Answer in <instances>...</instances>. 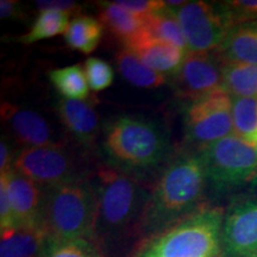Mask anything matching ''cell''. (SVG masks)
Instances as JSON below:
<instances>
[{
	"label": "cell",
	"instance_id": "cell-1",
	"mask_svg": "<svg viewBox=\"0 0 257 257\" xmlns=\"http://www.w3.org/2000/svg\"><path fill=\"white\" fill-rule=\"evenodd\" d=\"M89 181L96 195L93 242L102 257H134L143 245V218L152 186L115 167L99 166Z\"/></svg>",
	"mask_w": 257,
	"mask_h": 257
},
{
	"label": "cell",
	"instance_id": "cell-2",
	"mask_svg": "<svg viewBox=\"0 0 257 257\" xmlns=\"http://www.w3.org/2000/svg\"><path fill=\"white\" fill-rule=\"evenodd\" d=\"M207 182L200 154L186 153L169 162L152 186L143 218L144 240L204 207Z\"/></svg>",
	"mask_w": 257,
	"mask_h": 257
},
{
	"label": "cell",
	"instance_id": "cell-3",
	"mask_svg": "<svg viewBox=\"0 0 257 257\" xmlns=\"http://www.w3.org/2000/svg\"><path fill=\"white\" fill-rule=\"evenodd\" d=\"M102 147L110 166L138 176L162 165L169 142L155 121L135 115H119L106 124Z\"/></svg>",
	"mask_w": 257,
	"mask_h": 257
},
{
	"label": "cell",
	"instance_id": "cell-4",
	"mask_svg": "<svg viewBox=\"0 0 257 257\" xmlns=\"http://www.w3.org/2000/svg\"><path fill=\"white\" fill-rule=\"evenodd\" d=\"M224 210L204 206L152 237L134 257H220Z\"/></svg>",
	"mask_w": 257,
	"mask_h": 257
},
{
	"label": "cell",
	"instance_id": "cell-5",
	"mask_svg": "<svg viewBox=\"0 0 257 257\" xmlns=\"http://www.w3.org/2000/svg\"><path fill=\"white\" fill-rule=\"evenodd\" d=\"M96 195L89 179L46 188L42 229L51 238H86L93 242Z\"/></svg>",
	"mask_w": 257,
	"mask_h": 257
},
{
	"label": "cell",
	"instance_id": "cell-6",
	"mask_svg": "<svg viewBox=\"0 0 257 257\" xmlns=\"http://www.w3.org/2000/svg\"><path fill=\"white\" fill-rule=\"evenodd\" d=\"M199 154L207 181L219 191H229L257 180V147L236 135L202 147Z\"/></svg>",
	"mask_w": 257,
	"mask_h": 257
},
{
	"label": "cell",
	"instance_id": "cell-7",
	"mask_svg": "<svg viewBox=\"0 0 257 257\" xmlns=\"http://www.w3.org/2000/svg\"><path fill=\"white\" fill-rule=\"evenodd\" d=\"M173 10L184 31L187 51L218 50L234 27L225 3L187 2Z\"/></svg>",
	"mask_w": 257,
	"mask_h": 257
},
{
	"label": "cell",
	"instance_id": "cell-8",
	"mask_svg": "<svg viewBox=\"0 0 257 257\" xmlns=\"http://www.w3.org/2000/svg\"><path fill=\"white\" fill-rule=\"evenodd\" d=\"M186 134L201 147L234 135L229 93L220 88L191 102L186 112Z\"/></svg>",
	"mask_w": 257,
	"mask_h": 257
},
{
	"label": "cell",
	"instance_id": "cell-9",
	"mask_svg": "<svg viewBox=\"0 0 257 257\" xmlns=\"http://www.w3.org/2000/svg\"><path fill=\"white\" fill-rule=\"evenodd\" d=\"M14 170L46 188L83 178L67 147L24 148L15 156Z\"/></svg>",
	"mask_w": 257,
	"mask_h": 257
},
{
	"label": "cell",
	"instance_id": "cell-10",
	"mask_svg": "<svg viewBox=\"0 0 257 257\" xmlns=\"http://www.w3.org/2000/svg\"><path fill=\"white\" fill-rule=\"evenodd\" d=\"M224 60L218 50L206 53L187 51L175 73V92L191 102L223 88Z\"/></svg>",
	"mask_w": 257,
	"mask_h": 257
},
{
	"label": "cell",
	"instance_id": "cell-11",
	"mask_svg": "<svg viewBox=\"0 0 257 257\" xmlns=\"http://www.w3.org/2000/svg\"><path fill=\"white\" fill-rule=\"evenodd\" d=\"M2 120L19 144L24 148L67 147V135L61 133L41 112L32 108L3 102Z\"/></svg>",
	"mask_w": 257,
	"mask_h": 257
},
{
	"label": "cell",
	"instance_id": "cell-12",
	"mask_svg": "<svg viewBox=\"0 0 257 257\" xmlns=\"http://www.w3.org/2000/svg\"><path fill=\"white\" fill-rule=\"evenodd\" d=\"M257 251V195L234 201L224 213L223 257H250Z\"/></svg>",
	"mask_w": 257,
	"mask_h": 257
},
{
	"label": "cell",
	"instance_id": "cell-13",
	"mask_svg": "<svg viewBox=\"0 0 257 257\" xmlns=\"http://www.w3.org/2000/svg\"><path fill=\"white\" fill-rule=\"evenodd\" d=\"M2 174L8 179L10 200L17 226H41L46 187L14 169Z\"/></svg>",
	"mask_w": 257,
	"mask_h": 257
},
{
	"label": "cell",
	"instance_id": "cell-14",
	"mask_svg": "<svg viewBox=\"0 0 257 257\" xmlns=\"http://www.w3.org/2000/svg\"><path fill=\"white\" fill-rule=\"evenodd\" d=\"M56 113L66 133L80 146L91 149L99 134V117L87 100L61 98L56 101Z\"/></svg>",
	"mask_w": 257,
	"mask_h": 257
},
{
	"label": "cell",
	"instance_id": "cell-15",
	"mask_svg": "<svg viewBox=\"0 0 257 257\" xmlns=\"http://www.w3.org/2000/svg\"><path fill=\"white\" fill-rule=\"evenodd\" d=\"M124 47L133 51L149 68L161 74L178 72L186 56L182 49L168 42L150 37L144 29L134 40L124 44Z\"/></svg>",
	"mask_w": 257,
	"mask_h": 257
},
{
	"label": "cell",
	"instance_id": "cell-16",
	"mask_svg": "<svg viewBox=\"0 0 257 257\" xmlns=\"http://www.w3.org/2000/svg\"><path fill=\"white\" fill-rule=\"evenodd\" d=\"M47 233L41 226H15L2 231L0 257H42Z\"/></svg>",
	"mask_w": 257,
	"mask_h": 257
},
{
	"label": "cell",
	"instance_id": "cell-17",
	"mask_svg": "<svg viewBox=\"0 0 257 257\" xmlns=\"http://www.w3.org/2000/svg\"><path fill=\"white\" fill-rule=\"evenodd\" d=\"M218 53L225 62L257 64V22L233 27Z\"/></svg>",
	"mask_w": 257,
	"mask_h": 257
},
{
	"label": "cell",
	"instance_id": "cell-18",
	"mask_svg": "<svg viewBox=\"0 0 257 257\" xmlns=\"http://www.w3.org/2000/svg\"><path fill=\"white\" fill-rule=\"evenodd\" d=\"M99 21L113 36L126 44L140 35L146 27L147 18L135 15L115 2L100 3Z\"/></svg>",
	"mask_w": 257,
	"mask_h": 257
},
{
	"label": "cell",
	"instance_id": "cell-19",
	"mask_svg": "<svg viewBox=\"0 0 257 257\" xmlns=\"http://www.w3.org/2000/svg\"><path fill=\"white\" fill-rule=\"evenodd\" d=\"M115 64L121 76L136 87L159 88L166 83L163 74L149 68L133 51L125 48L115 54Z\"/></svg>",
	"mask_w": 257,
	"mask_h": 257
},
{
	"label": "cell",
	"instance_id": "cell-20",
	"mask_svg": "<svg viewBox=\"0 0 257 257\" xmlns=\"http://www.w3.org/2000/svg\"><path fill=\"white\" fill-rule=\"evenodd\" d=\"M102 36V24L89 16L79 15L74 17L67 28L64 38L69 48L91 54L98 48Z\"/></svg>",
	"mask_w": 257,
	"mask_h": 257
},
{
	"label": "cell",
	"instance_id": "cell-21",
	"mask_svg": "<svg viewBox=\"0 0 257 257\" xmlns=\"http://www.w3.org/2000/svg\"><path fill=\"white\" fill-rule=\"evenodd\" d=\"M223 89L231 96L257 98V64L224 61Z\"/></svg>",
	"mask_w": 257,
	"mask_h": 257
},
{
	"label": "cell",
	"instance_id": "cell-22",
	"mask_svg": "<svg viewBox=\"0 0 257 257\" xmlns=\"http://www.w3.org/2000/svg\"><path fill=\"white\" fill-rule=\"evenodd\" d=\"M144 30L150 37L174 44L180 49L187 51L184 31L179 23L175 11L166 5L165 9L147 17Z\"/></svg>",
	"mask_w": 257,
	"mask_h": 257
},
{
	"label": "cell",
	"instance_id": "cell-23",
	"mask_svg": "<svg viewBox=\"0 0 257 257\" xmlns=\"http://www.w3.org/2000/svg\"><path fill=\"white\" fill-rule=\"evenodd\" d=\"M49 78L54 87L64 99L86 100L88 98L89 86L81 64L51 70Z\"/></svg>",
	"mask_w": 257,
	"mask_h": 257
},
{
	"label": "cell",
	"instance_id": "cell-24",
	"mask_svg": "<svg viewBox=\"0 0 257 257\" xmlns=\"http://www.w3.org/2000/svg\"><path fill=\"white\" fill-rule=\"evenodd\" d=\"M233 133L257 147V98L231 96Z\"/></svg>",
	"mask_w": 257,
	"mask_h": 257
},
{
	"label": "cell",
	"instance_id": "cell-25",
	"mask_svg": "<svg viewBox=\"0 0 257 257\" xmlns=\"http://www.w3.org/2000/svg\"><path fill=\"white\" fill-rule=\"evenodd\" d=\"M69 16L67 12L54 11V10L41 11L28 34L19 38V41L23 44H32L38 41L66 34L67 28L70 23Z\"/></svg>",
	"mask_w": 257,
	"mask_h": 257
},
{
	"label": "cell",
	"instance_id": "cell-26",
	"mask_svg": "<svg viewBox=\"0 0 257 257\" xmlns=\"http://www.w3.org/2000/svg\"><path fill=\"white\" fill-rule=\"evenodd\" d=\"M42 257H102L94 242L86 238L48 237Z\"/></svg>",
	"mask_w": 257,
	"mask_h": 257
},
{
	"label": "cell",
	"instance_id": "cell-27",
	"mask_svg": "<svg viewBox=\"0 0 257 257\" xmlns=\"http://www.w3.org/2000/svg\"><path fill=\"white\" fill-rule=\"evenodd\" d=\"M85 74L89 88L93 92H100L108 88L113 82V69L107 62L98 57H89L85 62Z\"/></svg>",
	"mask_w": 257,
	"mask_h": 257
},
{
	"label": "cell",
	"instance_id": "cell-28",
	"mask_svg": "<svg viewBox=\"0 0 257 257\" xmlns=\"http://www.w3.org/2000/svg\"><path fill=\"white\" fill-rule=\"evenodd\" d=\"M234 27L257 22V0H231L225 2Z\"/></svg>",
	"mask_w": 257,
	"mask_h": 257
},
{
	"label": "cell",
	"instance_id": "cell-29",
	"mask_svg": "<svg viewBox=\"0 0 257 257\" xmlns=\"http://www.w3.org/2000/svg\"><path fill=\"white\" fill-rule=\"evenodd\" d=\"M17 226L15 219L14 210H12L11 200H10L8 179L5 174L0 176V231Z\"/></svg>",
	"mask_w": 257,
	"mask_h": 257
},
{
	"label": "cell",
	"instance_id": "cell-30",
	"mask_svg": "<svg viewBox=\"0 0 257 257\" xmlns=\"http://www.w3.org/2000/svg\"><path fill=\"white\" fill-rule=\"evenodd\" d=\"M118 5L123 6L124 9L128 10L135 15L141 16V17H149L160 10L166 8V2H157V0H120L115 2Z\"/></svg>",
	"mask_w": 257,
	"mask_h": 257
},
{
	"label": "cell",
	"instance_id": "cell-31",
	"mask_svg": "<svg viewBox=\"0 0 257 257\" xmlns=\"http://www.w3.org/2000/svg\"><path fill=\"white\" fill-rule=\"evenodd\" d=\"M41 11H47V10H54V11H62L67 14H74L79 10V5L75 2H68V0H40L35 3Z\"/></svg>",
	"mask_w": 257,
	"mask_h": 257
},
{
	"label": "cell",
	"instance_id": "cell-32",
	"mask_svg": "<svg viewBox=\"0 0 257 257\" xmlns=\"http://www.w3.org/2000/svg\"><path fill=\"white\" fill-rule=\"evenodd\" d=\"M0 17L2 19L23 17L21 3L15 2V0H2L0 2Z\"/></svg>",
	"mask_w": 257,
	"mask_h": 257
},
{
	"label": "cell",
	"instance_id": "cell-33",
	"mask_svg": "<svg viewBox=\"0 0 257 257\" xmlns=\"http://www.w3.org/2000/svg\"><path fill=\"white\" fill-rule=\"evenodd\" d=\"M14 162L15 157L12 155L11 148L3 137L0 142V173H8L14 169Z\"/></svg>",
	"mask_w": 257,
	"mask_h": 257
},
{
	"label": "cell",
	"instance_id": "cell-34",
	"mask_svg": "<svg viewBox=\"0 0 257 257\" xmlns=\"http://www.w3.org/2000/svg\"><path fill=\"white\" fill-rule=\"evenodd\" d=\"M250 257H257V251H256L255 253H253V255H251V256H250Z\"/></svg>",
	"mask_w": 257,
	"mask_h": 257
}]
</instances>
